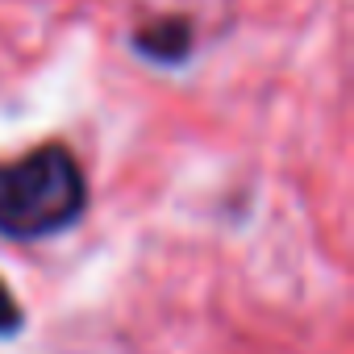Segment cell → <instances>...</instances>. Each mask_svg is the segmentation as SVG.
Here are the masks:
<instances>
[{"mask_svg": "<svg viewBox=\"0 0 354 354\" xmlns=\"http://www.w3.org/2000/svg\"><path fill=\"white\" fill-rule=\"evenodd\" d=\"M88 209L84 167L67 146H38L0 162V234L13 242L55 238Z\"/></svg>", "mask_w": 354, "mask_h": 354, "instance_id": "cell-1", "label": "cell"}, {"mask_svg": "<svg viewBox=\"0 0 354 354\" xmlns=\"http://www.w3.org/2000/svg\"><path fill=\"white\" fill-rule=\"evenodd\" d=\"M133 46H138L142 55L158 59V63H175V59L188 55L192 34H188L184 21H154V26H146L142 34H133Z\"/></svg>", "mask_w": 354, "mask_h": 354, "instance_id": "cell-2", "label": "cell"}, {"mask_svg": "<svg viewBox=\"0 0 354 354\" xmlns=\"http://www.w3.org/2000/svg\"><path fill=\"white\" fill-rule=\"evenodd\" d=\"M21 321H26V313H21V304L13 300V292H9V283L0 279V337H9V333H17L21 329Z\"/></svg>", "mask_w": 354, "mask_h": 354, "instance_id": "cell-3", "label": "cell"}]
</instances>
